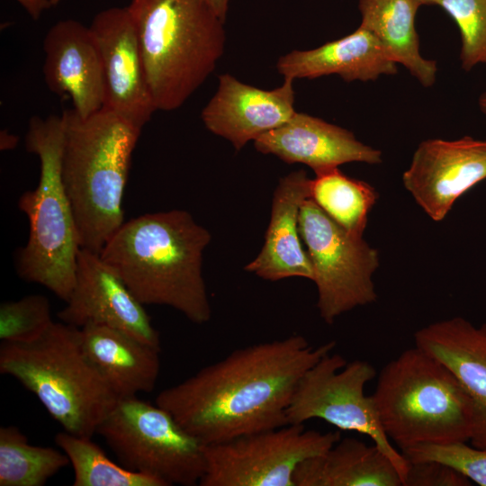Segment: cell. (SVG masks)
Masks as SVG:
<instances>
[{
  "label": "cell",
  "instance_id": "obj_1",
  "mask_svg": "<svg viewBox=\"0 0 486 486\" xmlns=\"http://www.w3.org/2000/svg\"><path fill=\"white\" fill-rule=\"evenodd\" d=\"M335 346L292 335L240 347L161 391L155 403L203 445L281 428L300 380Z\"/></svg>",
  "mask_w": 486,
  "mask_h": 486
},
{
  "label": "cell",
  "instance_id": "obj_2",
  "mask_svg": "<svg viewBox=\"0 0 486 486\" xmlns=\"http://www.w3.org/2000/svg\"><path fill=\"white\" fill-rule=\"evenodd\" d=\"M210 240L185 211L145 213L124 221L100 256L143 305L169 306L203 324L212 316L202 274Z\"/></svg>",
  "mask_w": 486,
  "mask_h": 486
},
{
  "label": "cell",
  "instance_id": "obj_3",
  "mask_svg": "<svg viewBox=\"0 0 486 486\" xmlns=\"http://www.w3.org/2000/svg\"><path fill=\"white\" fill-rule=\"evenodd\" d=\"M62 180L82 248L100 254L124 223L122 198L141 130L102 108L83 118L63 112Z\"/></svg>",
  "mask_w": 486,
  "mask_h": 486
},
{
  "label": "cell",
  "instance_id": "obj_4",
  "mask_svg": "<svg viewBox=\"0 0 486 486\" xmlns=\"http://www.w3.org/2000/svg\"><path fill=\"white\" fill-rule=\"evenodd\" d=\"M126 7L157 109H178L223 55L225 22L210 0H131Z\"/></svg>",
  "mask_w": 486,
  "mask_h": 486
},
{
  "label": "cell",
  "instance_id": "obj_5",
  "mask_svg": "<svg viewBox=\"0 0 486 486\" xmlns=\"http://www.w3.org/2000/svg\"><path fill=\"white\" fill-rule=\"evenodd\" d=\"M0 373L32 392L65 431L92 437L119 397L87 356L81 328L53 322L29 343L2 342Z\"/></svg>",
  "mask_w": 486,
  "mask_h": 486
},
{
  "label": "cell",
  "instance_id": "obj_6",
  "mask_svg": "<svg viewBox=\"0 0 486 486\" xmlns=\"http://www.w3.org/2000/svg\"><path fill=\"white\" fill-rule=\"evenodd\" d=\"M372 397L385 434L401 450L471 440L468 394L445 364L416 346L384 365Z\"/></svg>",
  "mask_w": 486,
  "mask_h": 486
},
{
  "label": "cell",
  "instance_id": "obj_7",
  "mask_svg": "<svg viewBox=\"0 0 486 486\" xmlns=\"http://www.w3.org/2000/svg\"><path fill=\"white\" fill-rule=\"evenodd\" d=\"M64 124L61 116H33L25 148L40 159L37 187L24 192L18 208L29 220L27 244L16 255L18 275L67 302L74 287L81 248L71 202L61 174Z\"/></svg>",
  "mask_w": 486,
  "mask_h": 486
},
{
  "label": "cell",
  "instance_id": "obj_8",
  "mask_svg": "<svg viewBox=\"0 0 486 486\" xmlns=\"http://www.w3.org/2000/svg\"><path fill=\"white\" fill-rule=\"evenodd\" d=\"M96 434L123 467L165 486L199 485L203 476L204 445L156 403L137 396L120 399Z\"/></svg>",
  "mask_w": 486,
  "mask_h": 486
},
{
  "label": "cell",
  "instance_id": "obj_9",
  "mask_svg": "<svg viewBox=\"0 0 486 486\" xmlns=\"http://www.w3.org/2000/svg\"><path fill=\"white\" fill-rule=\"evenodd\" d=\"M375 375V368L365 360L346 363L340 354H327L300 380L286 411L287 422L301 425L320 418L341 430L368 436L393 463L404 484L410 462L385 434L372 395L364 394Z\"/></svg>",
  "mask_w": 486,
  "mask_h": 486
},
{
  "label": "cell",
  "instance_id": "obj_10",
  "mask_svg": "<svg viewBox=\"0 0 486 486\" xmlns=\"http://www.w3.org/2000/svg\"><path fill=\"white\" fill-rule=\"evenodd\" d=\"M299 230L318 289L317 307L326 323L376 300L372 275L378 254L362 237L338 225L311 198L302 204Z\"/></svg>",
  "mask_w": 486,
  "mask_h": 486
},
{
  "label": "cell",
  "instance_id": "obj_11",
  "mask_svg": "<svg viewBox=\"0 0 486 486\" xmlns=\"http://www.w3.org/2000/svg\"><path fill=\"white\" fill-rule=\"evenodd\" d=\"M340 432L307 430L288 424L234 439L204 445L205 469L200 486H294L304 460L320 454Z\"/></svg>",
  "mask_w": 486,
  "mask_h": 486
},
{
  "label": "cell",
  "instance_id": "obj_12",
  "mask_svg": "<svg viewBox=\"0 0 486 486\" xmlns=\"http://www.w3.org/2000/svg\"><path fill=\"white\" fill-rule=\"evenodd\" d=\"M66 303L58 312L66 324L79 328L88 324L111 327L160 349L159 334L143 304L98 253L80 248L74 287Z\"/></svg>",
  "mask_w": 486,
  "mask_h": 486
},
{
  "label": "cell",
  "instance_id": "obj_13",
  "mask_svg": "<svg viewBox=\"0 0 486 486\" xmlns=\"http://www.w3.org/2000/svg\"><path fill=\"white\" fill-rule=\"evenodd\" d=\"M100 50L107 109L142 129L158 109L127 7L99 12L89 26Z\"/></svg>",
  "mask_w": 486,
  "mask_h": 486
},
{
  "label": "cell",
  "instance_id": "obj_14",
  "mask_svg": "<svg viewBox=\"0 0 486 486\" xmlns=\"http://www.w3.org/2000/svg\"><path fill=\"white\" fill-rule=\"evenodd\" d=\"M486 178V140L422 141L402 181L434 220H443L458 197Z\"/></svg>",
  "mask_w": 486,
  "mask_h": 486
},
{
  "label": "cell",
  "instance_id": "obj_15",
  "mask_svg": "<svg viewBox=\"0 0 486 486\" xmlns=\"http://www.w3.org/2000/svg\"><path fill=\"white\" fill-rule=\"evenodd\" d=\"M293 81L272 90L245 84L230 74L219 76L216 93L202 111L205 127L237 150L288 122L296 112Z\"/></svg>",
  "mask_w": 486,
  "mask_h": 486
},
{
  "label": "cell",
  "instance_id": "obj_16",
  "mask_svg": "<svg viewBox=\"0 0 486 486\" xmlns=\"http://www.w3.org/2000/svg\"><path fill=\"white\" fill-rule=\"evenodd\" d=\"M43 50L49 89L68 95L83 118L101 110L104 101L103 64L90 28L73 19L59 21L46 33Z\"/></svg>",
  "mask_w": 486,
  "mask_h": 486
},
{
  "label": "cell",
  "instance_id": "obj_17",
  "mask_svg": "<svg viewBox=\"0 0 486 486\" xmlns=\"http://www.w3.org/2000/svg\"><path fill=\"white\" fill-rule=\"evenodd\" d=\"M256 149L288 164L301 163L315 174L351 162L382 163V152L338 125L295 112L282 126L254 140Z\"/></svg>",
  "mask_w": 486,
  "mask_h": 486
},
{
  "label": "cell",
  "instance_id": "obj_18",
  "mask_svg": "<svg viewBox=\"0 0 486 486\" xmlns=\"http://www.w3.org/2000/svg\"><path fill=\"white\" fill-rule=\"evenodd\" d=\"M415 346L445 364L473 408L472 446L486 449V323L461 317L431 323L414 334Z\"/></svg>",
  "mask_w": 486,
  "mask_h": 486
},
{
  "label": "cell",
  "instance_id": "obj_19",
  "mask_svg": "<svg viewBox=\"0 0 486 486\" xmlns=\"http://www.w3.org/2000/svg\"><path fill=\"white\" fill-rule=\"evenodd\" d=\"M310 181L304 170L291 172L279 180L263 248L245 270L269 281L293 276L312 281L311 263L299 230L302 204L310 197Z\"/></svg>",
  "mask_w": 486,
  "mask_h": 486
},
{
  "label": "cell",
  "instance_id": "obj_20",
  "mask_svg": "<svg viewBox=\"0 0 486 486\" xmlns=\"http://www.w3.org/2000/svg\"><path fill=\"white\" fill-rule=\"evenodd\" d=\"M276 68L284 78L292 80L337 75L346 82L373 81L398 72L397 64L379 40L360 26L316 49L292 50L280 57Z\"/></svg>",
  "mask_w": 486,
  "mask_h": 486
},
{
  "label": "cell",
  "instance_id": "obj_21",
  "mask_svg": "<svg viewBox=\"0 0 486 486\" xmlns=\"http://www.w3.org/2000/svg\"><path fill=\"white\" fill-rule=\"evenodd\" d=\"M81 337L87 356L119 399L154 390L160 371L159 348L104 325H86Z\"/></svg>",
  "mask_w": 486,
  "mask_h": 486
},
{
  "label": "cell",
  "instance_id": "obj_22",
  "mask_svg": "<svg viewBox=\"0 0 486 486\" xmlns=\"http://www.w3.org/2000/svg\"><path fill=\"white\" fill-rule=\"evenodd\" d=\"M294 486H403L393 463L374 444L339 439L326 452L302 462Z\"/></svg>",
  "mask_w": 486,
  "mask_h": 486
},
{
  "label": "cell",
  "instance_id": "obj_23",
  "mask_svg": "<svg viewBox=\"0 0 486 486\" xmlns=\"http://www.w3.org/2000/svg\"><path fill=\"white\" fill-rule=\"evenodd\" d=\"M421 4L418 0H359L360 27L371 32L391 58L400 64L423 86H431L437 66L423 58L415 28V17Z\"/></svg>",
  "mask_w": 486,
  "mask_h": 486
},
{
  "label": "cell",
  "instance_id": "obj_24",
  "mask_svg": "<svg viewBox=\"0 0 486 486\" xmlns=\"http://www.w3.org/2000/svg\"><path fill=\"white\" fill-rule=\"evenodd\" d=\"M68 464L62 450L31 445L15 426L0 428V486H42Z\"/></svg>",
  "mask_w": 486,
  "mask_h": 486
},
{
  "label": "cell",
  "instance_id": "obj_25",
  "mask_svg": "<svg viewBox=\"0 0 486 486\" xmlns=\"http://www.w3.org/2000/svg\"><path fill=\"white\" fill-rule=\"evenodd\" d=\"M310 181V197L334 221L362 237L377 193L369 184L351 178L336 167Z\"/></svg>",
  "mask_w": 486,
  "mask_h": 486
},
{
  "label": "cell",
  "instance_id": "obj_26",
  "mask_svg": "<svg viewBox=\"0 0 486 486\" xmlns=\"http://www.w3.org/2000/svg\"><path fill=\"white\" fill-rule=\"evenodd\" d=\"M54 440L73 467L74 486H165L154 477L115 464L92 437L63 430Z\"/></svg>",
  "mask_w": 486,
  "mask_h": 486
},
{
  "label": "cell",
  "instance_id": "obj_27",
  "mask_svg": "<svg viewBox=\"0 0 486 486\" xmlns=\"http://www.w3.org/2000/svg\"><path fill=\"white\" fill-rule=\"evenodd\" d=\"M47 297L31 294L0 305V339L8 343H29L38 339L51 326Z\"/></svg>",
  "mask_w": 486,
  "mask_h": 486
},
{
  "label": "cell",
  "instance_id": "obj_28",
  "mask_svg": "<svg viewBox=\"0 0 486 486\" xmlns=\"http://www.w3.org/2000/svg\"><path fill=\"white\" fill-rule=\"evenodd\" d=\"M438 5L459 28L462 68L486 64V0H441Z\"/></svg>",
  "mask_w": 486,
  "mask_h": 486
},
{
  "label": "cell",
  "instance_id": "obj_29",
  "mask_svg": "<svg viewBox=\"0 0 486 486\" xmlns=\"http://www.w3.org/2000/svg\"><path fill=\"white\" fill-rule=\"evenodd\" d=\"M410 463L438 462L458 471L471 482L486 486V449L466 442L448 445L423 444L401 450Z\"/></svg>",
  "mask_w": 486,
  "mask_h": 486
},
{
  "label": "cell",
  "instance_id": "obj_30",
  "mask_svg": "<svg viewBox=\"0 0 486 486\" xmlns=\"http://www.w3.org/2000/svg\"><path fill=\"white\" fill-rule=\"evenodd\" d=\"M470 480L438 462L410 463L403 486H468Z\"/></svg>",
  "mask_w": 486,
  "mask_h": 486
},
{
  "label": "cell",
  "instance_id": "obj_31",
  "mask_svg": "<svg viewBox=\"0 0 486 486\" xmlns=\"http://www.w3.org/2000/svg\"><path fill=\"white\" fill-rule=\"evenodd\" d=\"M33 20H38L42 13L51 6L49 0H16Z\"/></svg>",
  "mask_w": 486,
  "mask_h": 486
},
{
  "label": "cell",
  "instance_id": "obj_32",
  "mask_svg": "<svg viewBox=\"0 0 486 486\" xmlns=\"http://www.w3.org/2000/svg\"><path fill=\"white\" fill-rule=\"evenodd\" d=\"M19 142V138L7 130H2L0 134V148L1 150H9L16 147Z\"/></svg>",
  "mask_w": 486,
  "mask_h": 486
},
{
  "label": "cell",
  "instance_id": "obj_33",
  "mask_svg": "<svg viewBox=\"0 0 486 486\" xmlns=\"http://www.w3.org/2000/svg\"><path fill=\"white\" fill-rule=\"evenodd\" d=\"M215 11L225 22L230 0H210Z\"/></svg>",
  "mask_w": 486,
  "mask_h": 486
},
{
  "label": "cell",
  "instance_id": "obj_34",
  "mask_svg": "<svg viewBox=\"0 0 486 486\" xmlns=\"http://www.w3.org/2000/svg\"><path fill=\"white\" fill-rule=\"evenodd\" d=\"M479 105L482 112L486 114V92L481 95L479 99Z\"/></svg>",
  "mask_w": 486,
  "mask_h": 486
},
{
  "label": "cell",
  "instance_id": "obj_35",
  "mask_svg": "<svg viewBox=\"0 0 486 486\" xmlns=\"http://www.w3.org/2000/svg\"><path fill=\"white\" fill-rule=\"evenodd\" d=\"M418 1L421 5H423V4H438L441 0H418Z\"/></svg>",
  "mask_w": 486,
  "mask_h": 486
},
{
  "label": "cell",
  "instance_id": "obj_36",
  "mask_svg": "<svg viewBox=\"0 0 486 486\" xmlns=\"http://www.w3.org/2000/svg\"><path fill=\"white\" fill-rule=\"evenodd\" d=\"M51 4V5H56L58 4L61 0H49Z\"/></svg>",
  "mask_w": 486,
  "mask_h": 486
}]
</instances>
